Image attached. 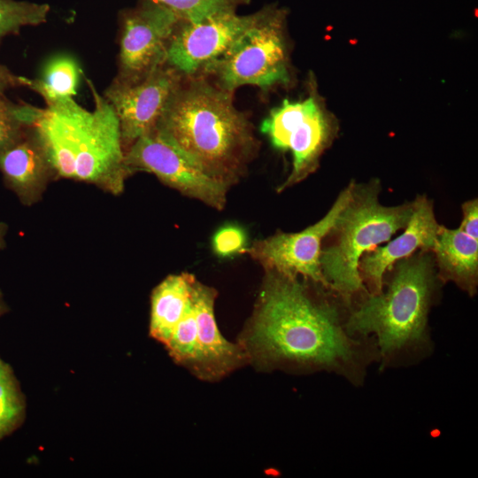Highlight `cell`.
Listing matches in <instances>:
<instances>
[{
  "label": "cell",
  "instance_id": "cell-1",
  "mask_svg": "<svg viewBox=\"0 0 478 478\" xmlns=\"http://www.w3.org/2000/svg\"><path fill=\"white\" fill-rule=\"evenodd\" d=\"M248 355L264 363L336 371L357 377L360 343L334 308L312 299L297 277L267 271L247 333Z\"/></svg>",
  "mask_w": 478,
  "mask_h": 478
},
{
  "label": "cell",
  "instance_id": "cell-2",
  "mask_svg": "<svg viewBox=\"0 0 478 478\" xmlns=\"http://www.w3.org/2000/svg\"><path fill=\"white\" fill-rule=\"evenodd\" d=\"M195 165L228 188L258 149L252 127L232 92L201 75L184 76L156 126Z\"/></svg>",
  "mask_w": 478,
  "mask_h": 478
},
{
  "label": "cell",
  "instance_id": "cell-3",
  "mask_svg": "<svg viewBox=\"0 0 478 478\" xmlns=\"http://www.w3.org/2000/svg\"><path fill=\"white\" fill-rule=\"evenodd\" d=\"M94 100L89 111L74 98L46 106L34 124L58 177L120 193L129 175L117 115L87 80Z\"/></svg>",
  "mask_w": 478,
  "mask_h": 478
},
{
  "label": "cell",
  "instance_id": "cell-4",
  "mask_svg": "<svg viewBox=\"0 0 478 478\" xmlns=\"http://www.w3.org/2000/svg\"><path fill=\"white\" fill-rule=\"evenodd\" d=\"M426 251L397 263L385 292L370 295L349 317L350 335L374 334L381 354L389 358L424 343L434 289V268Z\"/></svg>",
  "mask_w": 478,
  "mask_h": 478
},
{
  "label": "cell",
  "instance_id": "cell-5",
  "mask_svg": "<svg viewBox=\"0 0 478 478\" xmlns=\"http://www.w3.org/2000/svg\"><path fill=\"white\" fill-rule=\"evenodd\" d=\"M412 212V203L384 206L375 186L361 189L355 184L352 197L332 230L335 240L320 252L321 271L329 287L345 300L366 290L358 268L361 257L405 228Z\"/></svg>",
  "mask_w": 478,
  "mask_h": 478
},
{
  "label": "cell",
  "instance_id": "cell-6",
  "mask_svg": "<svg viewBox=\"0 0 478 478\" xmlns=\"http://www.w3.org/2000/svg\"><path fill=\"white\" fill-rule=\"evenodd\" d=\"M285 11L263 9L260 18L200 73L220 89L234 92L243 85L263 89L290 81L285 40Z\"/></svg>",
  "mask_w": 478,
  "mask_h": 478
},
{
  "label": "cell",
  "instance_id": "cell-7",
  "mask_svg": "<svg viewBox=\"0 0 478 478\" xmlns=\"http://www.w3.org/2000/svg\"><path fill=\"white\" fill-rule=\"evenodd\" d=\"M260 130L273 146L292 154V170L278 188L279 191L300 182L315 171L334 135L332 120L314 92L302 100L284 99L270 111Z\"/></svg>",
  "mask_w": 478,
  "mask_h": 478
},
{
  "label": "cell",
  "instance_id": "cell-8",
  "mask_svg": "<svg viewBox=\"0 0 478 478\" xmlns=\"http://www.w3.org/2000/svg\"><path fill=\"white\" fill-rule=\"evenodd\" d=\"M124 163L129 174L148 172L182 195L214 209L222 210L226 205L228 187L208 176L156 127L125 151Z\"/></svg>",
  "mask_w": 478,
  "mask_h": 478
},
{
  "label": "cell",
  "instance_id": "cell-9",
  "mask_svg": "<svg viewBox=\"0 0 478 478\" xmlns=\"http://www.w3.org/2000/svg\"><path fill=\"white\" fill-rule=\"evenodd\" d=\"M355 183L344 189L328 213L315 224L297 233H277L255 242L242 253H248L266 271L297 277L303 275L329 287L320 267L321 242L335 227L342 212L352 197Z\"/></svg>",
  "mask_w": 478,
  "mask_h": 478
},
{
  "label": "cell",
  "instance_id": "cell-10",
  "mask_svg": "<svg viewBox=\"0 0 478 478\" xmlns=\"http://www.w3.org/2000/svg\"><path fill=\"white\" fill-rule=\"evenodd\" d=\"M183 75L166 61L135 81L114 78L104 97L119 120L126 151L138 138L158 124Z\"/></svg>",
  "mask_w": 478,
  "mask_h": 478
},
{
  "label": "cell",
  "instance_id": "cell-11",
  "mask_svg": "<svg viewBox=\"0 0 478 478\" xmlns=\"http://www.w3.org/2000/svg\"><path fill=\"white\" fill-rule=\"evenodd\" d=\"M181 19L165 5L145 0L121 19L116 79L135 81L166 61L168 42Z\"/></svg>",
  "mask_w": 478,
  "mask_h": 478
},
{
  "label": "cell",
  "instance_id": "cell-12",
  "mask_svg": "<svg viewBox=\"0 0 478 478\" xmlns=\"http://www.w3.org/2000/svg\"><path fill=\"white\" fill-rule=\"evenodd\" d=\"M263 10L250 15H238L235 10L215 13L202 21L181 20L172 35L166 52V62L183 76L200 73L210 62L251 27Z\"/></svg>",
  "mask_w": 478,
  "mask_h": 478
},
{
  "label": "cell",
  "instance_id": "cell-13",
  "mask_svg": "<svg viewBox=\"0 0 478 478\" xmlns=\"http://www.w3.org/2000/svg\"><path fill=\"white\" fill-rule=\"evenodd\" d=\"M216 291L197 279L193 305L197 320V353L191 371L203 380L214 381L243 365L249 355L244 347L226 340L214 316Z\"/></svg>",
  "mask_w": 478,
  "mask_h": 478
},
{
  "label": "cell",
  "instance_id": "cell-14",
  "mask_svg": "<svg viewBox=\"0 0 478 478\" xmlns=\"http://www.w3.org/2000/svg\"><path fill=\"white\" fill-rule=\"evenodd\" d=\"M440 226L433 204L425 196L412 202V212L404 233L382 247H375L359 260V273L372 295L382 291L383 277L394 263L405 258L418 249L432 251Z\"/></svg>",
  "mask_w": 478,
  "mask_h": 478
},
{
  "label": "cell",
  "instance_id": "cell-15",
  "mask_svg": "<svg viewBox=\"0 0 478 478\" xmlns=\"http://www.w3.org/2000/svg\"><path fill=\"white\" fill-rule=\"evenodd\" d=\"M0 171L24 204H33L42 196L56 174L34 125L0 152Z\"/></svg>",
  "mask_w": 478,
  "mask_h": 478
},
{
  "label": "cell",
  "instance_id": "cell-16",
  "mask_svg": "<svg viewBox=\"0 0 478 478\" xmlns=\"http://www.w3.org/2000/svg\"><path fill=\"white\" fill-rule=\"evenodd\" d=\"M444 281H453L470 295L475 292L478 276V239L460 228L440 226L432 249Z\"/></svg>",
  "mask_w": 478,
  "mask_h": 478
},
{
  "label": "cell",
  "instance_id": "cell-17",
  "mask_svg": "<svg viewBox=\"0 0 478 478\" xmlns=\"http://www.w3.org/2000/svg\"><path fill=\"white\" fill-rule=\"evenodd\" d=\"M195 280L189 274H172L152 292L150 334L164 345L192 305Z\"/></svg>",
  "mask_w": 478,
  "mask_h": 478
},
{
  "label": "cell",
  "instance_id": "cell-18",
  "mask_svg": "<svg viewBox=\"0 0 478 478\" xmlns=\"http://www.w3.org/2000/svg\"><path fill=\"white\" fill-rule=\"evenodd\" d=\"M81 73L80 66L73 56L57 54L46 61L39 77L27 78L26 87L42 96L46 106H52L74 98Z\"/></svg>",
  "mask_w": 478,
  "mask_h": 478
},
{
  "label": "cell",
  "instance_id": "cell-19",
  "mask_svg": "<svg viewBox=\"0 0 478 478\" xmlns=\"http://www.w3.org/2000/svg\"><path fill=\"white\" fill-rule=\"evenodd\" d=\"M42 110L26 103L16 104L0 92V152L17 142Z\"/></svg>",
  "mask_w": 478,
  "mask_h": 478
},
{
  "label": "cell",
  "instance_id": "cell-20",
  "mask_svg": "<svg viewBox=\"0 0 478 478\" xmlns=\"http://www.w3.org/2000/svg\"><path fill=\"white\" fill-rule=\"evenodd\" d=\"M50 5L19 0H0V42L22 27L47 21Z\"/></svg>",
  "mask_w": 478,
  "mask_h": 478
},
{
  "label": "cell",
  "instance_id": "cell-21",
  "mask_svg": "<svg viewBox=\"0 0 478 478\" xmlns=\"http://www.w3.org/2000/svg\"><path fill=\"white\" fill-rule=\"evenodd\" d=\"M24 402L11 367L0 359V438L21 420Z\"/></svg>",
  "mask_w": 478,
  "mask_h": 478
},
{
  "label": "cell",
  "instance_id": "cell-22",
  "mask_svg": "<svg viewBox=\"0 0 478 478\" xmlns=\"http://www.w3.org/2000/svg\"><path fill=\"white\" fill-rule=\"evenodd\" d=\"M165 346L176 362L192 369L197 353V320L193 303Z\"/></svg>",
  "mask_w": 478,
  "mask_h": 478
},
{
  "label": "cell",
  "instance_id": "cell-23",
  "mask_svg": "<svg viewBox=\"0 0 478 478\" xmlns=\"http://www.w3.org/2000/svg\"><path fill=\"white\" fill-rule=\"evenodd\" d=\"M173 11L181 20L197 23L220 12L235 10L251 0H152Z\"/></svg>",
  "mask_w": 478,
  "mask_h": 478
},
{
  "label": "cell",
  "instance_id": "cell-24",
  "mask_svg": "<svg viewBox=\"0 0 478 478\" xmlns=\"http://www.w3.org/2000/svg\"><path fill=\"white\" fill-rule=\"evenodd\" d=\"M245 234L240 227L227 226L214 235L212 248L217 255L227 257L235 253H242L245 248Z\"/></svg>",
  "mask_w": 478,
  "mask_h": 478
},
{
  "label": "cell",
  "instance_id": "cell-25",
  "mask_svg": "<svg viewBox=\"0 0 478 478\" xmlns=\"http://www.w3.org/2000/svg\"><path fill=\"white\" fill-rule=\"evenodd\" d=\"M463 220L459 228L473 238L478 239V201H467L462 205Z\"/></svg>",
  "mask_w": 478,
  "mask_h": 478
},
{
  "label": "cell",
  "instance_id": "cell-26",
  "mask_svg": "<svg viewBox=\"0 0 478 478\" xmlns=\"http://www.w3.org/2000/svg\"><path fill=\"white\" fill-rule=\"evenodd\" d=\"M27 77L17 75L6 66L0 63V92L5 93L7 90L18 87H26Z\"/></svg>",
  "mask_w": 478,
  "mask_h": 478
},
{
  "label": "cell",
  "instance_id": "cell-27",
  "mask_svg": "<svg viewBox=\"0 0 478 478\" xmlns=\"http://www.w3.org/2000/svg\"><path fill=\"white\" fill-rule=\"evenodd\" d=\"M3 238H4V233H3L2 226L0 225V247L3 245Z\"/></svg>",
  "mask_w": 478,
  "mask_h": 478
},
{
  "label": "cell",
  "instance_id": "cell-28",
  "mask_svg": "<svg viewBox=\"0 0 478 478\" xmlns=\"http://www.w3.org/2000/svg\"><path fill=\"white\" fill-rule=\"evenodd\" d=\"M0 312H1V307H0Z\"/></svg>",
  "mask_w": 478,
  "mask_h": 478
}]
</instances>
